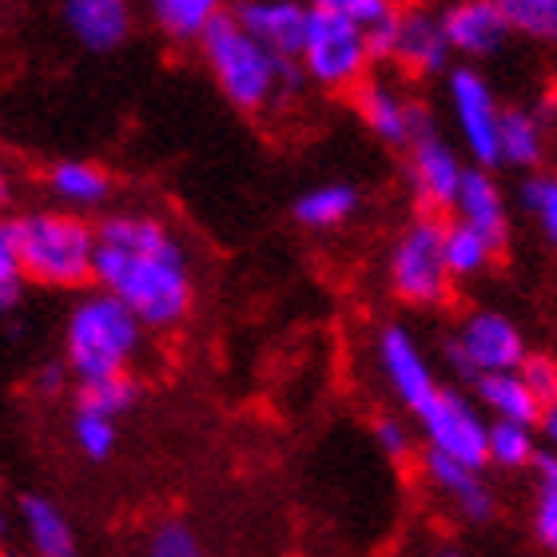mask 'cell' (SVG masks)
I'll list each match as a JSON object with an SVG mask.
<instances>
[{
    "mask_svg": "<svg viewBox=\"0 0 557 557\" xmlns=\"http://www.w3.org/2000/svg\"><path fill=\"white\" fill-rule=\"evenodd\" d=\"M92 283L128 307L144 331H175L196 307L191 256L156 211H112L96 223Z\"/></svg>",
    "mask_w": 557,
    "mask_h": 557,
    "instance_id": "1",
    "label": "cell"
},
{
    "mask_svg": "<svg viewBox=\"0 0 557 557\" xmlns=\"http://www.w3.org/2000/svg\"><path fill=\"white\" fill-rule=\"evenodd\" d=\"M196 45L203 52L208 72L220 84V92L239 112H263L275 100L295 92L302 81L299 64L271 57L268 48L239 28V21H235L232 12H220Z\"/></svg>",
    "mask_w": 557,
    "mask_h": 557,
    "instance_id": "2",
    "label": "cell"
},
{
    "mask_svg": "<svg viewBox=\"0 0 557 557\" xmlns=\"http://www.w3.org/2000/svg\"><path fill=\"white\" fill-rule=\"evenodd\" d=\"M148 347V331L136 323L128 307L108 299L104 290H88L72 302L64 319V371L76 383H96V379H120L132 374Z\"/></svg>",
    "mask_w": 557,
    "mask_h": 557,
    "instance_id": "3",
    "label": "cell"
},
{
    "mask_svg": "<svg viewBox=\"0 0 557 557\" xmlns=\"http://www.w3.org/2000/svg\"><path fill=\"white\" fill-rule=\"evenodd\" d=\"M9 223L24 283L48 290H81L84 283H92L96 227L84 215L64 208H36Z\"/></svg>",
    "mask_w": 557,
    "mask_h": 557,
    "instance_id": "4",
    "label": "cell"
},
{
    "mask_svg": "<svg viewBox=\"0 0 557 557\" xmlns=\"http://www.w3.org/2000/svg\"><path fill=\"white\" fill-rule=\"evenodd\" d=\"M295 64H299L302 81H314L326 92H350L367 81V69H371L367 33L335 12L311 9Z\"/></svg>",
    "mask_w": 557,
    "mask_h": 557,
    "instance_id": "5",
    "label": "cell"
},
{
    "mask_svg": "<svg viewBox=\"0 0 557 557\" xmlns=\"http://www.w3.org/2000/svg\"><path fill=\"white\" fill-rule=\"evenodd\" d=\"M442 227L438 215H418L407 232L395 239L391 251V287L410 307H442L450 302L454 278L442 256Z\"/></svg>",
    "mask_w": 557,
    "mask_h": 557,
    "instance_id": "6",
    "label": "cell"
},
{
    "mask_svg": "<svg viewBox=\"0 0 557 557\" xmlns=\"http://www.w3.org/2000/svg\"><path fill=\"white\" fill-rule=\"evenodd\" d=\"M525 355H530V347H525L518 323L498 311L466 314L458 335L446 343V362L454 367V374H462L470 383L482 379V374L518 371Z\"/></svg>",
    "mask_w": 557,
    "mask_h": 557,
    "instance_id": "7",
    "label": "cell"
},
{
    "mask_svg": "<svg viewBox=\"0 0 557 557\" xmlns=\"http://www.w3.org/2000/svg\"><path fill=\"white\" fill-rule=\"evenodd\" d=\"M410 414L418 418V430L426 434V450L446 454L470 470L486 466V418L470 398L438 383L434 395L422 398Z\"/></svg>",
    "mask_w": 557,
    "mask_h": 557,
    "instance_id": "8",
    "label": "cell"
},
{
    "mask_svg": "<svg viewBox=\"0 0 557 557\" xmlns=\"http://www.w3.org/2000/svg\"><path fill=\"white\" fill-rule=\"evenodd\" d=\"M367 48H371V60H391L410 76H438L450 60L442 21L422 4L395 9V16L383 28H374L367 36Z\"/></svg>",
    "mask_w": 557,
    "mask_h": 557,
    "instance_id": "9",
    "label": "cell"
},
{
    "mask_svg": "<svg viewBox=\"0 0 557 557\" xmlns=\"http://www.w3.org/2000/svg\"><path fill=\"white\" fill-rule=\"evenodd\" d=\"M450 108L454 124L462 132V144L470 148L478 168H494L498 163V120L502 108L490 92V84L474 69L450 72Z\"/></svg>",
    "mask_w": 557,
    "mask_h": 557,
    "instance_id": "10",
    "label": "cell"
},
{
    "mask_svg": "<svg viewBox=\"0 0 557 557\" xmlns=\"http://www.w3.org/2000/svg\"><path fill=\"white\" fill-rule=\"evenodd\" d=\"M355 104H359L362 124L383 144H395V148H410L418 136L434 132L426 108L398 96L386 81H362L355 88Z\"/></svg>",
    "mask_w": 557,
    "mask_h": 557,
    "instance_id": "11",
    "label": "cell"
},
{
    "mask_svg": "<svg viewBox=\"0 0 557 557\" xmlns=\"http://www.w3.org/2000/svg\"><path fill=\"white\" fill-rule=\"evenodd\" d=\"M407 151H410V187H414V199L422 203V211L438 215V211L454 208V196H458L466 175L458 151L438 132L418 136Z\"/></svg>",
    "mask_w": 557,
    "mask_h": 557,
    "instance_id": "12",
    "label": "cell"
},
{
    "mask_svg": "<svg viewBox=\"0 0 557 557\" xmlns=\"http://www.w3.org/2000/svg\"><path fill=\"white\" fill-rule=\"evenodd\" d=\"M232 16L251 40L268 48L271 57L290 60V64L299 60L307 16H311V9L302 0H239Z\"/></svg>",
    "mask_w": 557,
    "mask_h": 557,
    "instance_id": "13",
    "label": "cell"
},
{
    "mask_svg": "<svg viewBox=\"0 0 557 557\" xmlns=\"http://www.w3.org/2000/svg\"><path fill=\"white\" fill-rule=\"evenodd\" d=\"M379 367H383V379L391 383V391H395L398 403L407 410H414L438 386L426 355H422V347L414 343L407 326H383V335H379Z\"/></svg>",
    "mask_w": 557,
    "mask_h": 557,
    "instance_id": "14",
    "label": "cell"
},
{
    "mask_svg": "<svg viewBox=\"0 0 557 557\" xmlns=\"http://www.w3.org/2000/svg\"><path fill=\"white\" fill-rule=\"evenodd\" d=\"M438 21L446 48L462 52V57H490L510 40V24L502 21L494 0H454Z\"/></svg>",
    "mask_w": 557,
    "mask_h": 557,
    "instance_id": "15",
    "label": "cell"
},
{
    "mask_svg": "<svg viewBox=\"0 0 557 557\" xmlns=\"http://www.w3.org/2000/svg\"><path fill=\"white\" fill-rule=\"evenodd\" d=\"M422 474L466 522H490L494 518V490L486 486L482 470H470V466L454 462L446 454L426 450L422 454Z\"/></svg>",
    "mask_w": 557,
    "mask_h": 557,
    "instance_id": "16",
    "label": "cell"
},
{
    "mask_svg": "<svg viewBox=\"0 0 557 557\" xmlns=\"http://www.w3.org/2000/svg\"><path fill=\"white\" fill-rule=\"evenodd\" d=\"M16 525L24 534V554L28 557H81V537L76 525L57 502L45 494H28L16 506Z\"/></svg>",
    "mask_w": 557,
    "mask_h": 557,
    "instance_id": "17",
    "label": "cell"
},
{
    "mask_svg": "<svg viewBox=\"0 0 557 557\" xmlns=\"http://www.w3.org/2000/svg\"><path fill=\"white\" fill-rule=\"evenodd\" d=\"M454 211H458V223L478 232L486 244H494L498 251L506 247V239H510V211H506L502 187L490 180L486 168H466L462 187L454 196Z\"/></svg>",
    "mask_w": 557,
    "mask_h": 557,
    "instance_id": "18",
    "label": "cell"
},
{
    "mask_svg": "<svg viewBox=\"0 0 557 557\" xmlns=\"http://www.w3.org/2000/svg\"><path fill=\"white\" fill-rule=\"evenodd\" d=\"M64 24L88 52H112L132 36V0H64Z\"/></svg>",
    "mask_w": 557,
    "mask_h": 557,
    "instance_id": "19",
    "label": "cell"
},
{
    "mask_svg": "<svg viewBox=\"0 0 557 557\" xmlns=\"http://www.w3.org/2000/svg\"><path fill=\"white\" fill-rule=\"evenodd\" d=\"M48 191L57 199L64 211H96L104 208L116 184H112V175L92 160H60L48 168Z\"/></svg>",
    "mask_w": 557,
    "mask_h": 557,
    "instance_id": "20",
    "label": "cell"
},
{
    "mask_svg": "<svg viewBox=\"0 0 557 557\" xmlns=\"http://www.w3.org/2000/svg\"><path fill=\"white\" fill-rule=\"evenodd\" d=\"M478 403L490 410V422H518V426H537L542 407L534 403V395L522 386L518 374H482L474 379Z\"/></svg>",
    "mask_w": 557,
    "mask_h": 557,
    "instance_id": "21",
    "label": "cell"
},
{
    "mask_svg": "<svg viewBox=\"0 0 557 557\" xmlns=\"http://www.w3.org/2000/svg\"><path fill=\"white\" fill-rule=\"evenodd\" d=\"M546 156V124L537 112L525 108H502L498 120V163L513 168H537Z\"/></svg>",
    "mask_w": 557,
    "mask_h": 557,
    "instance_id": "22",
    "label": "cell"
},
{
    "mask_svg": "<svg viewBox=\"0 0 557 557\" xmlns=\"http://www.w3.org/2000/svg\"><path fill=\"white\" fill-rule=\"evenodd\" d=\"M156 28L175 45H196L208 24L223 12V0H148Z\"/></svg>",
    "mask_w": 557,
    "mask_h": 557,
    "instance_id": "23",
    "label": "cell"
},
{
    "mask_svg": "<svg viewBox=\"0 0 557 557\" xmlns=\"http://www.w3.org/2000/svg\"><path fill=\"white\" fill-rule=\"evenodd\" d=\"M355 211H359V191L350 184H319L295 199V223L311 227V232L343 227Z\"/></svg>",
    "mask_w": 557,
    "mask_h": 557,
    "instance_id": "24",
    "label": "cell"
},
{
    "mask_svg": "<svg viewBox=\"0 0 557 557\" xmlns=\"http://www.w3.org/2000/svg\"><path fill=\"white\" fill-rule=\"evenodd\" d=\"M442 256H446V271L450 278H474L498 259V247L486 244L478 232H470L466 223H446L442 227Z\"/></svg>",
    "mask_w": 557,
    "mask_h": 557,
    "instance_id": "25",
    "label": "cell"
},
{
    "mask_svg": "<svg viewBox=\"0 0 557 557\" xmlns=\"http://www.w3.org/2000/svg\"><path fill=\"white\" fill-rule=\"evenodd\" d=\"M530 470H534V490H537L534 534L549 554H557V454L537 450Z\"/></svg>",
    "mask_w": 557,
    "mask_h": 557,
    "instance_id": "26",
    "label": "cell"
},
{
    "mask_svg": "<svg viewBox=\"0 0 557 557\" xmlns=\"http://www.w3.org/2000/svg\"><path fill=\"white\" fill-rule=\"evenodd\" d=\"M534 430L518 422H486V462L502 470H530L534 462Z\"/></svg>",
    "mask_w": 557,
    "mask_h": 557,
    "instance_id": "27",
    "label": "cell"
},
{
    "mask_svg": "<svg viewBox=\"0 0 557 557\" xmlns=\"http://www.w3.org/2000/svg\"><path fill=\"white\" fill-rule=\"evenodd\" d=\"M72 446L88 462H108L120 446V422L96 410H72Z\"/></svg>",
    "mask_w": 557,
    "mask_h": 557,
    "instance_id": "28",
    "label": "cell"
},
{
    "mask_svg": "<svg viewBox=\"0 0 557 557\" xmlns=\"http://www.w3.org/2000/svg\"><path fill=\"white\" fill-rule=\"evenodd\" d=\"M136 398H139V386L132 383V374H120V379H96V383H76V407L116 418V422L136 407Z\"/></svg>",
    "mask_w": 557,
    "mask_h": 557,
    "instance_id": "29",
    "label": "cell"
},
{
    "mask_svg": "<svg viewBox=\"0 0 557 557\" xmlns=\"http://www.w3.org/2000/svg\"><path fill=\"white\" fill-rule=\"evenodd\" d=\"M510 33L530 40H557V0H494Z\"/></svg>",
    "mask_w": 557,
    "mask_h": 557,
    "instance_id": "30",
    "label": "cell"
},
{
    "mask_svg": "<svg viewBox=\"0 0 557 557\" xmlns=\"http://www.w3.org/2000/svg\"><path fill=\"white\" fill-rule=\"evenodd\" d=\"M139 557H208V546L184 518H163L144 537V554Z\"/></svg>",
    "mask_w": 557,
    "mask_h": 557,
    "instance_id": "31",
    "label": "cell"
},
{
    "mask_svg": "<svg viewBox=\"0 0 557 557\" xmlns=\"http://www.w3.org/2000/svg\"><path fill=\"white\" fill-rule=\"evenodd\" d=\"M307 9L314 12H335L343 21H350L355 28L371 36L374 28H383L391 16H395V0H307Z\"/></svg>",
    "mask_w": 557,
    "mask_h": 557,
    "instance_id": "32",
    "label": "cell"
},
{
    "mask_svg": "<svg viewBox=\"0 0 557 557\" xmlns=\"http://www.w3.org/2000/svg\"><path fill=\"white\" fill-rule=\"evenodd\" d=\"M522 208L534 215L546 244L557 251V175H530L522 184Z\"/></svg>",
    "mask_w": 557,
    "mask_h": 557,
    "instance_id": "33",
    "label": "cell"
},
{
    "mask_svg": "<svg viewBox=\"0 0 557 557\" xmlns=\"http://www.w3.org/2000/svg\"><path fill=\"white\" fill-rule=\"evenodd\" d=\"M24 287H28V283H24L16 244H12V223L0 220V314H9L21 307Z\"/></svg>",
    "mask_w": 557,
    "mask_h": 557,
    "instance_id": "34",
    "label": "cell"
},
{
    "mask_svg": "<svg viewBox=\"0 0 557 557\" xmlns=\"http://www.w3.org/2000/svg\"><path fill=\"white\" fill-rule=\"evenodd\" d=\"M518 379H522V386L534 395V403L542 410L554 407L557 403V359L554 355H542V350H530L522 359V367H518Z\"/></svg>",
    "mask_w": 557,
    "mask_h": 557,
    "instance_id": "35",
    "label": "cell"
},
{
    "mask_svg": "<svg viewBox=\"0 0 557 557\" xmlns=\"http://www.w3.org/2000/svg\"><path fill=\"white\" fill-rule=\"evenodd\" d=\"M374 442H379V450H383L386 458H395V462H407L410 450H414V434H410V426L403 422V418H391V414H383L379 422H374Z\"/></svg>",
    "mask_w": 557,
    "mask_h": 557,
    "instance_id": "36",
    "label": "cell"
},
{
    "mask_svg": "<svg viewBox=\"0 0 557 557\" xmlns=\"http://www.w3.org/2000/svg\"><path fill=\"white\" fill-rule=\"evenodd\" d=\"M33 383L45 398H57V395H64V386L72 383V374L64 371V362H48V367H40V371H36Z\"/></svg>",
    "mask_w": 557,
    "mask_h": 557,
    "instance_id": "37",
    "label": "cell"
},
{
    "mask_svg": "<svg viewBox=\"0 0 557 557\" xmlns=\"http://www.w3.org/2000/svg\"><path fill=\"white\" fill-rule=\"evenodd\" d=\"M537 426L546 430V438H549V454H557V403H554V407L542 410V418H537Z\"/></svg>",
    "mask_w": 557,
    "mask_h": 557,
    "instance_id": "38",
    "label": "cell"
},
{
    "mask_svg": "<svg viewBox=\"0 0 557 557\" xmlns=\"http://www.w3.org/2000/svg\"><path fill=\"white\" fill-rule=\"evenodd\" d=\"M9 199H12V175H9V168L0 163V211L9 208Z\"/></svg>",
    "mask_w": 557,
    "mask_h": 557,
    "instance_id": "39",
    "label": "cell"
},
{
    "mask_svg": "<svg viewBox=\"0 0 557 557\" xmlns=\"http://www.w3.org/2000/svg\"><path fill=\"white\" fill-rule=\"evenodd\" d=\"M9 530H12V522H9V510L0 506V549L9 546Z\"/></svg>",
    "mask_w": 557,
    "mask_h": 557,
    "instance_id": "40",
    "label": "cell"
},
{
    "mask_svg": "<svg viewBox=\"0 0 557 557\" xmlns=\"http://www.w3.org/2000/svg\"><path fill=\"white\" fill-rule=\"evenodd\" d=\"M430 557H462V554H458V549H434Z\"/></svg>",
    "mask_w": 557,
    "mask_h": 557,
    "instance_id": "41",
    "label": "cell"
},
{
    "mask_svg": "<svg viewBox=\"0 0 557 557\" xmlns=\"http://www.w3.org/2000/svg\"><path fill=\"white\" fill-rule=\"evenodd\" d=\"M0 557H28V554H16V549H9V546H4V549H0Z\"/></svg>",
    "mask_w": 557,
    "mask_h": 557,
    "instance_id": "42",
    "label": "cell"
}]
</instances>
